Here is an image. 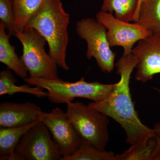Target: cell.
Returning <instances> with one entry per match:
<instances>
[{
	"label": "cell",
	"mask_w": 160,
	"mask_h": 160,
	"mask_svg": "<svg viewBox=\"0 0 160 160\" xmlns=\"http://www.w3.org/2000/svg\"><path fill=\"white\" fill-rule=\"evenodd\" d=\"M138 62L133 53L123 54L116 64L120 76L117 86L105 99L97 102H92L88 105L118 123L126 132V142L130 145L155 132L153 129L141 122L132 99L130 78Z\"/></svg>",
	"instance_id": "cell-1"
},
{
	"label": "cell",
	"mask_w": 160,
	"mask_h": 160,
	"mask_svg": "<svg viewBox=\"0 0 160 160\" xmlns=\"http://www.w3.org/2000/svg\"><path fill=\"white\" fill-rule=\"evenodd\" d=\"M69 21L70 16L61 0H47L26 28L34 29L45 39L49 54L58 66L66 71L69 69L66 60Z\"/></svg>",
	"instance_id": "cell-2"
},
{
	"label": "cell",
	"mask_w": 160,
	"mask_h": 160,
	"mask_svg": "<svg viewBox=\"0 0 160 160\" xmlns=\"http://www.w3.org/2000/svg\"><path fill=\"white\" fill-rule=\"evenodd\" d=\"M27 84L46 89L48 100L56 104L72 102L76 98H83L99 102L108 97L117 86L118 83L106 84L95 82H89L81 78L71 82L58 78L53 79L31 78L24 79Z\"/></svg>",
	"instance_id": "cell-3"
},
{
	"label": "cell",
	"mask_w": 160,
	"mask_h": 160,
	"mask_svg": "<svg viewBox=\"0 0 160 160\" xmlns=\"http://www.w3.org/2000/svg\"><path fill=\"white\" fill-rule=\"evenodd\" d=\"M15 36L22 46L21 59L31 78L53 79L58 78V65L46 52V40L32 28L18 31Z\"/></svg>",
	"instance_id": "cell-4"
},
{
	"label": "cell",
	"mask_w": 160,
	"mask_h": 160,
	"mask_svg": "<svg viewBox=\"0 0 160 160\" xmlns=\"http://www.w3.org/2000/svg\"><path fill=\"white\" fill-rule=\"evenodd\" d=\"M66 104V114L82 141L100 150H106L109 138L108 117L80 102Z\"/></svg>",
	"instance_id": "cell-5"
},
{
	"label": "cell",
	"mask_w": 160,
	"mask_h": 160,
	"mask_svg": "<svg viewBox=\"0 0 160 160\" xmlns=\"http://www.w3.org/2000/svg\"><path fill=\"white\" fill-rule=\"evenodd\" d=\"M76 30L87 43V58H94L102 71L111 72L114 68L116 54L110 48L105 26L97 19L86 18L78 21Z\"/></svg>",
	"instance_id": "cell-6"
},
{
	"label": "cell",
	"mask_w": 160,
	"mask_h": 160,
	"mask_svg": "<svg viewBox=\"0 0 160 160\" xmlns=\"http://www.w3.org/2000/svg\"><path fill=\"white\" fill-rule=\"evenodd\" d=\"M51 135L47 126L39 122L20 139L15 149V160H62Z\"/></svg>",
	"instance_id": "cell-7"
},
{
	"label": "cell",
	"mask_w": 160,
	"mask_h": 160,
	"mask_svg": "<svg viewBox=\"0 0 160 160\" xmlns=\"http://www.w3.org/2000/svg\"><path fill=\"white\" fill-rule=\"evenodd\" d=\"M96 19L106 28L107 39L111 47H122L124 55L132 53L134 44L152 33L137 23L122 21L112 13L102 10L97 14Z\"/></svg>",
	"instance_id": "cell-8"
},
{
	"label": "cell",
	"mask_w": 160,
	"mask_h": 160,
	"mask_svg": "<svg viewBox=\"0 0 160 160\" xmlns=\"http://www.w3.org/2000/svg\"><path fill=\"white\" fill-rule=\"evenodd\" d=\"M41 121L49 129L62 157V160H66L78 151L82 139L66 112L59 107L54 108L49 113L43 112Z\"/></svg>",
	"instance_id": "cell-9"
},
{
	"label": "cell",
	"mask_w": 160,
	"mask_h": 160,
	"mask_svg": "<svg viewBox=\"0 0 160 160\" xmlns=\"http://www.w3.org/2000/svg\"><path fill=\"white\" fill-rule=\"evenodd\" d=\"M132 53L137 58L135 78L146 83L160 73V30L138 42Z\"/></svg>",
	"instance_id": "cell-10"
},
{
	"label": "cell",
	"mask_w": 160,
	"mask_h": 160,
	"mask_svg": "<svg viewBox=\"0 0 160 160\" xmlns=\"http://www.w3.org/2000/svg\"><path fill=\"white\" fill-rule=\"evenodd\" d=\"M43 112L34 103L2 102L0 104V127H23L41 121Z\"/></svg>",
	"instance_id": "cell-11"
},
{
	"label": "cell",
	"mask_w": 160,
	"mask_h": 160,
	"mask_svg": "<svg viewBox=\"0 0 160 160\" xmlns=\"http://www.w3.org/2000/svg\"><path fill=\"white\" fill-rule=\"evenodd\" d=\"M115 160H160V136L155 132L148 135L116 155Z\"/></svg>",
	"instance_id": "cell-12"
},
{
	"label": "cell",
	"mask_w": 160,
	"mask_h": 160,
	"mask_svg": "<svg viewBox=\"0 0 160 160\" xmlns=\"http://www.w3.org/2000/svg\"><path fill=\"white\" fill-rule=\"evenodd\" d=\"M3 23L0 22V62L7 66L21 78H28L29 73L21 58L15 52V48L10 42V36Z\"/></svg>",
	"instance_id": "cell-13"
},
{
	"label": "cell",
	"mask_w": 160,
	"mask_h": 160,
	"mask_svg": "<svg viewBox=\"0 0 160 160\" xmlns=\"http://www.w3.org/2000/svg\"><path fill=\"white\" fill-rule=\"evenodd\" d=\"M39 122L23 127H0V160H15V149L20 139Z\"/></svg>",
	"instance_id": "cell-14"
},
{
	"label": "cell",
	"mask_w": 160,
	"mask_h": 160,
	"mask_svg": "<svg viewBox=\"0 0 160 160\" xmlns=\"http://www.w3.org/2000/svg\"><path fill=\"white\" fill-rule=\"evenodd\" d=\"M134 22L151 32L160 30V0H139Z\"/></svg>",
	"instance_id": "cell-15"
},
{
	"label": "cell",
	"mask_w": 160,
	"mask_h": 160,
	"mask_svg": "<svg viewBox=\"0 0 160 160\" xmlns=\"http://www.w3.org/2000/svg\"><path fill=\"white\" fill-rule=\"evenodd\" d=\"M11 1L18 31H23L27 28L29 22L41 10L47 0Z\"/></svg>",
	"instance_id": "cell-16"
},
{
	"label": "cell",
	"mask_w": 160,
	"mask_h": 160,
	"mask_svg": "<svg viewBox=\"0 0 160 160\" xmlns=\"http://www.w3.org/2000/svg\"><path fill=\"white\" fill-rule=\"evenodd\" d=\"M17 81L10 69L3 70L0 72V95H13L18 92L29 93L37 97L42 98L48 96L47 92L43 88L36 86L31 87L29 84L17 86Z\"/></svg>",
	"instance_id": "cell-17"
},
{
	"label": "cell",
	"mask_w": 160,
	"mask_h": 160,
	"mask_svg": "<svg viewBox=\"0 0 160 160\" xmlns=\"http://www.w3.org/2000/svg\"><path fill=\"white\" fill-rule=\"evenodd\" d=\"M101 10L114 13L117 18L126 22L134 21L139 0H102Z\"/></svg>",
	"instance_id": "cell-18"
},
{
	"label": "cell",
	"mask_w": 160,
	"mask_h": 160,
	"mask_svg": "<svg viewBox=\"0 0 160 160\" xmlns=\"http://www.w3.org/2000/svg\"><path fill=\"white\" fill-rule=\"evenodd\" d=\"M112 151L101 150L82 141L78 151L66 160H115Z\"/></svg>",
	"instance_id": "cell-19"
},
{
	"label": "cell",
	"mask_w": 160,
	"mask_h": 160,
	"mask_svg": "<svg viewBox=\"0 0 160 160\" xmlns=\"http://www.w3.org/2000/svg\"><path fill=\"white\" fill-rule=\"evenodd\" d=\"M0 20L10 36L17 31L16 26L14 10L11 0H0Z\"/></svg>",
	"instance_id": "cell-20"
},
{
	"label": "cell",
	"mask_w": 160,
	"mask_h": 160,
	"mask_svg": "<svg viewBox=\"0 0 160 160\" xmlns=\"http://www.w3.org/2000/svg\"><path fill=\"white\" fill-rule=\"evenodd\" d=\"M155 89H156L160 94V89H158V88H155ZM153 129H154L155 132L157 134L160 136V122L156 123Z\"/></svg>",
	"instance_id": "cell-21"
}]
</instances>
